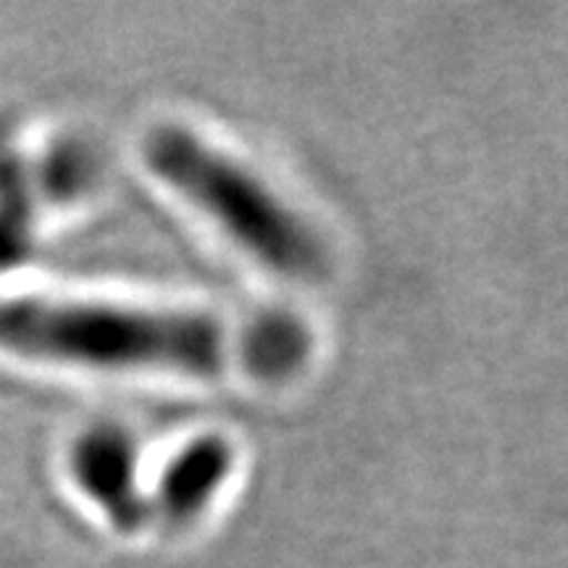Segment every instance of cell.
Wrapping results in <instances>:
<instances>
[{"instance_id":"cell-1","label":"cell","mask_w":568,"mask_h":568,"mask_svg":"<svg viewBox=\"0 0 568 568\" xmlns=\"http://www.w3.org/2000/svg\"><path fill=\"white\" fill-rule=\"evenodd\" d=\"M0 347L30 358L95 368H161L184 374L261 376L293 372L308 335L293 318L232 324L187 311L130 308L109 303L3 297Z\"/></svg>"},{"instance_id":"cell-2","label":"cell","mask_w":568,"mask_h":568,"mask_svg":"<svg viewBox=\"0 0 568 568\" xmlns=\"http://www.w3.org/2000/svg\"><path fill=\"white\" fill-rule=\"evenodd\" d=\"M151 172L193 201L240 247L284 276H316L322 251L268 190L243 166L180 126L155 130L145 142Z\"/></svg>"},{"instance_id":"cell-3","label":"cell","mask_w":568,"mask_h":568,"mask_svg":"<svg viewBox=\"0 0 568 568\" xmlns=\"http://www.w3.org/2000/svg\"><path fill=\"white\" fill-rule=\"evenodd\" d=\"M74 474L116 521H138L142 506L134 481V456L130 443L119 432L101 429L80 439L74 450Z\"/></svg>"},{"instance_id":"cell-4","label":"cell","mask_w":568,"mask_h":568,"mask_svg":"<svg viewBox=\"0 0 568 568\" xmlns=\"http://www.w3.org/2000/svg\"><path fill=\"white\" fill-rule=\"evenodd\" d=\"M230 471V447L222 439H197L182 450L161 479V508L169 516H193Z\"/></svg>"}]
</instances>
